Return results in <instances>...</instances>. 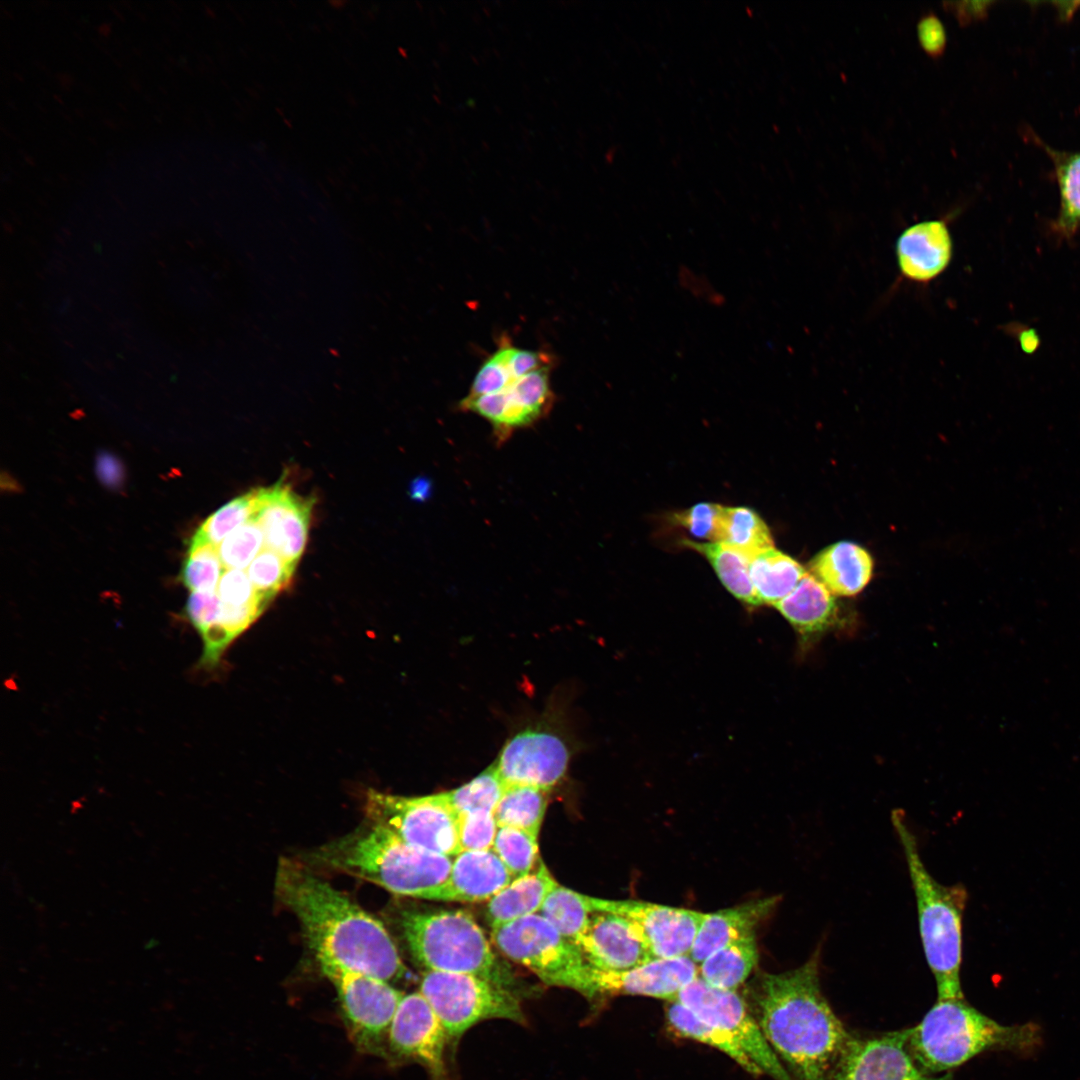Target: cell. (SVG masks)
Listing matches in <instances>:
<instances>
[{"label": "cell", "instance_id": "cell-24", "mask_svg": "<svg viewBox=\"0 0 1080 1080\" xmlns=\"http://www.w3.org/2000/svg\"><path fill=\"white\" fill-rule=\"evenodd\" d=\"M557 885L546 865L539 861L535 871L513 880L488 901L486 919L491 929L539 913Z\"/></svg>", "mask_w": 1080, "mask_h": 1080}, {"label": "cell", "instance_id": "cell-13", "mask_svg": "<svg viewBox=\"0 0 1080 1080\" xmlns=\"http://www.w3.org/2000/svg\"><path fill=\"white\" fill-rule=\"evenodd\" d=\"M570 751L556 733L526 728L511 737L492 764L505 785H528L550 791L565 776Z\"/></svg>", "mask_w": 1080, "mask_h": 1080}, {"label": "cell", "instance_id": "cell-46", "mask_svg": "<svg viewBox=\"0 0 1080 1080\" xmlns=\"http://www.w3.org/2000/svg\"><path fill=\"white\" fill-rule=\"evenodd\" d=\"M990 2H949V9L962 24L983 18Z\"/></svg>", "mask_w": 1080, "mask_h": 1080}, {"label": "cell", "instance_id": "cell-3", "mask_svg": "<svg viewBox=\"0 0 1080 1080\" xmlns=\"http://www.w3.org/2000/svg\"><path fill=\"white\" fill-rule=\"evenodd\" d=\"M453 858L412 846L369 821L307 855L311 866L363 879L397 895L425 900L446 881Z\"/></svg>", "mask_w": 1080, "mask_h": 1080}, {"label": "cell", "instance_id": "cell-19", "mask_svg": "<svg viewBox=\"0 0 1080 1080\" xmlns=\"http://www.w3.org/2000/svg\"><path fill=\"white\" fill-rule=\"evenodd\" d=\"M952 236L946 220L931 219L907 227L898 237L896 258L902 276L927 284L942 274L951 262Z\"/></svg>", "mask_w": 1080, "mask_h": 1080}, {"label": "cell", "instance_id": "cell-30", "mask_svg": "<svg viewBox=\"0 0 1080 1080\" xmlns=\"http://www.w3.org/2000/svg\"><path fill=\"white\" fill-rule=\"evenodd\" d=\"M548 791L528 785H505L494 810L498 827L522 829L538 837Z\"/></svg>", "mask_w": 1080, "mask_h": 1080}, {"label": "cell", "instance_id": "cell-34", "mask_svg": "<svg viewBox=\"0 0 1080 1080\" xmlns=\"http://www.w3.org/2000/svg\"><path fill=\"white\" fill-rule=\"evenodd\" d=\"M224 568L218 547L191 539L180 578L191 592H216Z\"/></svg>", "mask_w": 1080, "mask_h": 1080}, {"label": "cell", "instance_id": "cell-42", "mask_svg": "<svg viewBox=\"0 0 1080 1080\" xmlns=\"http://www.w3.org/2000/svg\"><path fill=\"white\" fill-rule=\"evenodd\" d=\"M216 592L224 604L234 607L257 603L268 605L271 602V599L257 591L246 570L241 569H226Z\"/></svg>", "mask_w": 1080, "mask_h": 1080}, {"label": "cell", "instance_id": "cell-38", "mask_svg": "<svg viewBox=\"0 0 1080 1080\" xmlns=\"http://www.w3.org/2000/svg\"><path fill=\"white\" fill-rule=\"evenodd\" d=\"M296 565L265 547L251 562L246 572L257 591L272 600L276 594L289 585Z\"/></svg>", "mask_w": 1080, "mask_h": 1080}, {"label": "cell", "instance_id": "cell-20", "mask_svg": "<svg viewBox=\"0 0 1080 1080\" xmlns=\"http://www.w3.org/2000/svg\"><path fill=\"white\" fill-rule=\"evenodd\" d=\"M512 881L508 869L492 849L460 851L453 858L448 878L428 900L489 901Z\"/></svg>", "mask_w": 1080, "mask_h": 1080}, {"label": "cell", "instance_id": "cell-45", "mask_svg": "<svg viewBox=\"0 0 1080 1080\" xmlns=\"http://www.w3.org/2000/svg\"><path fill=\"white\" fill-rule=\"evenodd\" d=\"M96 475L108 488H119L124 481V467L119 458L102 451L96 457Z\"/></svg>", "mask_w": 1080, "mask_h": 1080}, {"label": "cell", "instance_id": "cell-2", "mask_svg": "<svg viewBox=\"0 0 1080 1080\" xmlns=\"http://www.w3.org/2000/svg\"><path fill=\"white\" fill-rule=\"evenodd\" d=\"M275 891L298 918L319 964H334L387 982L405 974L384 925L308 865L282 859Z\"/></svg>", "mask_w": 1080, "mask_h": 1080}, {"label": "cell", "instance_id": "cell-10", "mask_svg": "<svg viewBox=\"0 0 1080 1080\" xmlns=\"http://www.w3.org/2000/svg\"><path fill=\"white\" fill-rule=\"evenodd\" d=\"M319 965L336 988L353 1042L363 1051L380 1053L404 994L385 980L334 964Z\"/></svg>", "mask_w": 1080, "mask_h": 1080}, {"label": "cell", "instance_id": "cell-22", "mask_svg": "<svg viewBox=\"0 0 1080 1080\" xmlns=\"http://www.w3.org/2000/svg\"><path fill=\"white\" fill-rule=\"evenodd\" d=\"M779 901V896H771L706 913L689 957L699 966L729 943L755 934L756 927L773 912Z\"/></svg>", "mask_w": 1080, "mask_h": 1080}, {"label": "cell", "instance_id": "cell-29", "mask_svg": "<svg viewBox=\"0 0 1080 1080\" xmlns=\"http://www.w3.org/2000/svg\"><path fill=\"white\" fill-rule=\"evenodd\" d=\"M683 544L710 562L723 586L736 599L750 607L762 605L750 577L749 555L720 542L699 543L685 539Z\"/></svg>", "mask_w": 1080, "mask_h": 1080}, {"label": "cell", "instance_id": "cell-36", "mask_svg": "<svg viewBox=\"0 0 1080 1080\" xmlns=\"http://www.w3.org/2000/svg\"><path fill=\"white\" fill-rule=\"evenodd\" d=\"M503 784L491 765L475 778L442 796L456 815L477 810L493 811L502 794Z\"/></svg>", "mask_w": 1080, "mask_h": 1080}, {"label": "cell", "instance_id": "cell-23", "mask_svg": "<svg viewBox=\"0 0 1080 1080\" xmlns=\"http://www.w3.org/2000/svg\"><path fill=\"white\" fill-rule=\"evenodd\" d=\"M808 567L833 595L854 596L871 580L873 559L860 545L841 541L821 550Z\"/></svg>", "mask_w": 1080, "mask_h": 1080}, {"label": "cell", "instance_id": "cell-15", "mask_svg": "<svg viewBox=\"0 0 1080 1080\" xmlns=\"http://www.w3.org/2000/svg\"><path fill=\"white\" fill-rule=\"evenodd\" d=\"M908 1028L878 1036H853L832 1080H953L924 1073L909 1053Z\"/></svg>", "mask_w": 1080, "mask_h": 1080}, {"label": "cell", "instance_id": "cell-48", "mask_svg": "<svg viewBox=\"0 0 1080 1080\" xmlns=\"http://www.w3.org/2000/svg\"><path fill=\"white\" fill-rule=\"evenodd\" d=\"M1019 343L1024 352L1033 353L1039 346L1040 340L1033 329H1026L1019 334Z\"/></svg>", "mask_w": 1080, "mask_h": 1080}, {"label": "cell", "instance_id": "cell-8", "mask_svg": "<svg viewBox=\"0 0 1080 1080\" xmlns=\"http://www.w3.org/2000/svg\"><path fill=\"white\" fill-rule=\"evenodd\" d=\"M419 992L429 1002L450 1038L460 1037L487 1019L525 1022L516 993L475 975L428 970L423 974Z\"/></svg>", "mask_w": 1080, "mask_h": 1080}, {"label": "cell", "instance_id": "cell-31", "mask_svg": "<svg viewBox=\"0 0 1080 1080\" xmlns=\"http://www.w3.org/2000/svg\"><path fill=\"white\" fill-rule=\"evenodd\" d=\"M591 913L587 895L558 884L547 896L538 914L547 919L563 937L578 947Z\"/></svg>", "mask_w": 1080, "mask_h": 1080}, {"label": "cell", "instance_id": "cell-26", "mask_svg": "<svg viewBox=\"0 0 1080 1080\" xmlns=\"http://www.w3.org/2000/svg\"><path fill=\"white\" fill-rule=\"evenodd\" d=\"M749 573L761 604L774 606L796 587L807 571L789 555L770 547L749 557Z\"/></svg>", "mask_w": 1080, "mask_h": 1080}, {"label": "cell", "instance_id": "cell-18", "mask_svg": "<svg viewBox=\"0 0 1080 1080\" xmlns=\"http://www.w3.org/2000/svg\"><path fill=\"white\" fill-rule=\"evenodd\" d=\"M578 948L590 965L603 970H627L655 960L623 917L605 911H592Z\"/></svg>", "mask_w": 1080, "mask_h": 1080}, {"label": "cell", "instance_id": "cell-43", "mask_svg": "<svg viewBox=\"0 0 1080 1080\" xmlns=\"http://www.w3.org/2000/svg\"><path fill=\"white\" fill-rule=\"evenodd\" d=\"M221 607L217 592H192L185 604L184 616L201 635L217 623Z\"/></svg>", "mask_w": 1080, "mask_h": 1080}, {"label": "cell", "instance_id": "cell-4", "mask_svg": "<svg viewBox=\"0 0 1080 1080\" xmlns=\"http://www.w3.org/2000/svg\"><path fill=\"white\" fill-rule=\"evenodd\" d=\"M1034 1023L1002 1025L961 999H937L914 1027L906 1046L926 1074L948 1072L987 1050L1026 1053L1040 1044Z\"/></svg>", "mask_w": 1080, "mask_h": 1080}, {"label": "cell", "instance_id": "cell-1", "mask_svg": "<svg viewBox=\"0 0 1080 1080\" xmlns=\"http://www.w3.org/2000/svg\"><path fill=\"white\" fill-rule=\"evenodd\" d=\"M821 947L801 966L762 973L752 991L755 1016L793 1080H832L853 1038L824 996Z\"/></svg>", "mask_w": 1080, "mask_h": 1080}, {"label": "cell", "instance_id": "cell-39", "mask_svg": "<svg viewBox=\"0 0 1080 1080\" xmlns=\"http://www.w3.org/2000/svg\"><path fill=\"white\" fill-rule=\"evenodd\" d=\"M510 345L507 337H501L498 348L479 367L467 396L499 393L518 379L509 361Z\"/></svg>", "mask_w": 1080, "mask_h": 1080}, {"label": "cell", "instance_id": "cell-16", "mask_svg": "<svg viewBox=\"0 0 1080 1080\" xmlns=\"http://www.w3.org/2000/svg\"><path fill=\"white\" fill-rule=\"evenodd\" d=\"M699 976L689 957L655 959L627 970H603L589 964V999L600 996L638 995L668 1001Z\"/></svg>", "mask_w": 1080, "mask_h": 1080}, {"label": "cell", "instance_id": "cell-12", "mask_svg": "<svg viewBox=\"0 0 1080 1080\" xmlns=\"http://www.w3.org/2000/svg\"><path fill=\"white\" fill-rule=\"evenodd\" d=\"M591 911L623 917L653 959L689 956L706 913L637 900L588 896Z\"/></svg>", "mask_w": 1080, "mask_h": 1080}, {"label": "cell", "instance_id": "cell-5", "mask_svg": "<svg viewBox=\"0 0 1080 1080\" xmlns=\"http://www.w3.org/2000/svg\"><path fill=\"white\" fill-rule=\"evenodd\" d=\"M891 822L905 855L916 899L921 943L936 982L937 999L964 998L960 973L967 892L960 884L947 886L932 877L903 811L893 810Z\"/></svg>", "mask_w": 1080, "mask_h": 1080}, {"label": "cell", "instance_id": "cell-37", "mask_svg": "<svg viewBox=\"0 0 1080 1080\" xmlns=\"http://www.w3.org/2000/svg\"><path fill=\"white\" fill-rule=\"evenodd\" d=\"M264 548L263 530L252 518L220 543L218 553L225 569L246 570Z\"/></svg>", "mask_w": 1080, "mask_h": 1080}, {"label": "cell", "instance_id": "cell-33", "mask_svg": "<svg viewBox=\"0 0 1080 1080\" xmlns=\"http://www.w3.org/2000/svg\"><path fill=\"white\" fill-rule=\"evenodd\" d=\"M257 503L258 489L234 498L211 514L191 539L218 547L229 534L254 517Z\"/></svg>", "mask_w": 1080, "mask_h": 1080}, {"label": "cell", "instance_id": "cell-40", "mask_svg": "<svg viewBox=\"0 0 1080 1080\" xmlns=\"http://www.w3.org/2000/svg\"><path fill=\"white\" fill-rule=\"evenodd\" d=\"M461 851L491 850L498 830L494 812L477 810L457 815Z\"/></svg>", "mask_w": 1080, "mask_h": 1080}, {"label": "cell", "instance_id": "cell-47", "mask_svg": "<svg viewBox=\"0 0 1080 1080\" xmlns=\"http://www.w3.org/2000/svg\"><path fill=\"white\" fill-rule=\"evenodd\" d=\"M431 493V482L426 478L415 479L410 486V495L417 501H424Z\"/></svg>", "mask_w": 1080, "mask_h": 1080}, {"label": "cell", "instance_id": "cell-7", "mask_svg": "<svg viewBox=\"0 0 1080 1080\" xmlns=\"http://www.w3.org/2000/svg\"><path fill=\"white\" fill-rule=\"evenodd\" d=\"M494 945L510 960L550 986L573 989L589 998V963L581 950L540 914L491 929Z\"/></svg>", "mask_w": 1080, "mask_h": 1080}, {"label": "cell", "instance_id": "cell-25", "mask_svg": "<svg viewBox=\"0 0 1080 1080\" xmlns=\"http://www.w3.org/2000/svg\"><path fill=\"white\" fill-rule=\"evenodd\" d=\"M1029 137L1053 163L1059 191V211L1050 223V229L1058 238L1069 240L1080 229V151L1054 149L1031 131Z\"/></svg>", "mask_w": 1080, "mask_h": 1080}, {"label": "cell", "instance_id": "cell-32", "mask_svg": "<svg viewBox=\"0 0 1080 1080\" xmlns=\"http://www.w3.org/2000/svg\"><path fill=\"white\" fill-rule=\"evenodd\" d=\"M718 542L738 549L749 557L760 550L774 547L766 523L747 507H723Z\"/></svg>", "mask_w": 1080, "mask_h": 1080}, {"label": "cell", "instance_id": "cell-41", "mask_svg": "<svg viewBox=\"0 0 1080 1080\" xmlns=\"http://www.w3.org/2000/svg\"><path fill=\"white\" fill-rule=\"evenodd\" d=\"M722 505L698 503L674 515V522L695 537L718 542Z\"/></svg>", "mask_w": 1080, "mask_h": 1080}, {"label": "cell", "instance_id": "cell-11", "mask_svg": "<svg viewBox=\"0 0 1080 1080\" xmlns=\"http://www.w3.org/2000/svg\"><path fill=\"white\" fill-rule=\"evenodd\" d=\"M676 1000L728 1033L762 1073L774 1080H793L736 990L713 987L698 976L679 992Z\"/></svg>", "mask_w": 1080, "mask_h": 1080}, {"label": "cell", "instance_id": "cell-44", "mask_svg": "<svg viewBox=\"0 0 1080 1080\" xmlns=\"http://www.w3.org/2000/svg\"><path fill=\"white\" fill-rule=\"evenodd\" d=\"M917 36L921 48L930 57H939L944 53L947 44L946 30L935 14L928 13L920 18Z\"/></svg>", "mask_w": 1080, "mask_h": 1080}, {"label": "cell", "instance_id": "cell-14", "mask_svg": "<svg viewBox=\"0 0 1080 1080\" xmlns=\"http://www.w3.org/2000/svg\"><path fill=\"white\" fill-rule=\"evenodd\" d=\"M449 1038L441 1020L419 991L404 994L387 1035L394 1055L422 1064L433 1080H447L445 1049Z\"/></svg>", "mask_w": 1080, "mask_h": 1080}, {"label": "cell", "instance_id": "cell-21", "mask_svg": "<svg viewBox=\"0 0 1080 1080\" xmlns=\"http://www.w3.org/2000/svg\"><path fill=\"white\" fill-rule=\"evenodd\" d=\"M774 607L794 629L801 651H806L839 620L835 595L809 572Z\"/></svg>", "mask_w": 1080, "mask_h": 1080}, {"label": "cell", "instance_id": "cell-27", "mask_svg": "<svg viewBox=\"0 0 1080 1080\" xmlns=\"http://www.w3.org/2000/svg\"><path fill=\"white\" fill-rule=\"evenodd\" d=\"M759 952L755 934L737 939L717 950L699 966V977L709 985L737 990L756 967Z\"/></svg>", "mask_w": 1080, "mask_h": 1080}, {"label": "cell", "instance_id": "cell-9", "mask_svg": "<svg viewBox=\"0 0 1080 1080\" xmlns=\"http://www.w3.org/2000/svg\"><path fill=\"white\" fill-rule=\"evenodd\" d=\"M364 811L367 821L385 827L412 846L449 857L461 851L457 815L442 793L405 797L369 790Z\"/></svg>", "mask_w": 1080, "mask_h": 1080}, {"label": "cell", "instance_id": "cell-6", "mask_svg": "<svg viewBox=\"0 0 1080 1080\" xmlns=\"http://www.w3.org/2000/svg\"><path fill=\"white\" fill-rule=\"evenodd\" d=\"M401 927L413 958L427 971L475 975L505 987H518L514 975L494 954L485 933L463 911L406 912Z\"/></svg>", "mask_w": 1080, "mask_h": 1080}, {"label": "cell", "instance_id": "cell-17", "mask_svg": "<svg viewBox=\"0 0 1080 1080\" xmlns=\"http://www.w3.org/2000/svg\"><path fill=\"white\" fill-rule=\"evenodd\" d=\"M313 501L278 483L258 489L253 518L260 524L265 547L297 564L307 541Z\"/></svg>", "mask_w": 1080, "mask_h": 1080}, {"label": "cell", "instance_id": "cell-35", "mask_svg": "<svg viewBox=\"0 0 1080 1080\" xmlns=\"http://www.w3.org/2000/svg\"><path fill=\"white\" fill-rule=\"evenodd\" d=\"M492 850L515 880L533 871L538 858V837L522 829L498 827Z\"/></svg>", "mask_w": 1080, "mask_h": 1080}, {"label": "cell", "instance_id": "cell-28", "mask_svg": "<svg viewBox=\"0 0 1080 1080\" xmlns=\"http://www.w3.org/2000/svg\"><path fill=\"white\" fill-rule=\"evenodd\" d=\"M666 1020L678 1036L704 1043L723 1052L753 1076L763 1074L728 1033L702 1019L678 1000L669 1001Z\"/></svg>", "mask_w": 1080, "mask_h": 1080}]
</instances>
